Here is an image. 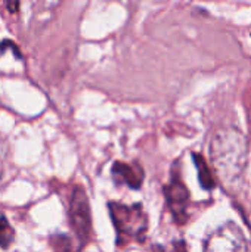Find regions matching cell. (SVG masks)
<instances>
[{
    "label": "cell",
    "mask_w": 251,
    "mask_h": 252,
    "mask_svg": "<svg viewBox=\"0 0 251 252\" xmlns=\"http://www.w3.org/2000/svg\"><path fill=\"white\" fill-rule=\"evenodd\" d=\"M7 151L9 146L7 143L0 139V188L3 186L6 180V171H7Z\"/></svg>",
    "instance_id": "10"
},
{
    "label": "cell",
    "mask_w": 251,
    "mask_h": 252,
    "mask_svg": "<svg viewBox=\"0 0 251 252\" xmlns=\"http://www.w3.org/2000/svg\"><path fill=\"white\" fill-rule=\"evenodd\" d=\"M170 252H188V247L185 241H175L172 244V251Z\"/></svg>",
    "instance_id": "12"
},
{
    "label": "cell",
    "mask_w": 251,
    "mask_h": 252,
    "mask_svg": "<svg viewBox=\"0 0 251 252\" xmlns=\"http://www.w3.org/2000/svg\"><path fill=\"white\" fill-rule=\"evenodd\" d=\"M49 245H50L52 252H81V248L75 247L71 236H68L65 233L50 235Z\"/></svg>",
    "instance_id": "8"
},
{
    "label": "cell",
    "mask_w": 251,
    "mask_h": 252,
    "mask_svg": "<svg viewBox=\"0 0 251 252\" xmlns=\"http://www.w3.org/2000/svg\"><path fill=\"white\" fill-rule=\"evenodd\" d=\"M192 159H194V164H195V168L198 173V180H200L201 188L204 190H213L216 188L217 182H216L213 170L207 164V159L201 154H197V152L192 154Z\"/></svg>",
    "instance_id": "7"
},
{
    "label": "cell",
    "mask_w": 251,
    "mask_h": 252,
    "mask_svg": "<svg viewBox=\"0 0 251 252\" xmlns=\"http://www.w3.org/2000/svg\"><path fill=\"white\" fill-rule=\"evenodd\" d=\"M68 220L70 226L75 235L78 247L83 250L92 239V211L90 202L83 186H75L71 192L68 205Z\"/></svg>",
    "instance_id": "3"
},
{
    "label": "cell",
    "mask_w": 251,
    "mask_h": 252,
    "mask_svg": "<svg viewBox=\"0 0 251 252\" xmlns=\"http://www.w3.org/2000/svg\"><path fill=\"white\" fill-rule=\"evenodd\" d=\"M180 170V162L176 161L170 171V182L164 186L167 208L178 226H183L188 221V207L191 201V193L182 179Z\"/></svg>",
    "instance_id": "4"
},
{
    "label": "cell",
    "mask_w": 251,
    "mask_h": 252,
    "mask_svg": "<svg viewBox=\"0 0 251 252\" xmlns=\"http://www.w3.org/2000/svg\"><path fill=\"white\" fill-rule=\"evenodd\" d=\"M15 242V230L4 216H0V248L9 250Z\"/></svg>",
    "instance_id": "9"
},
{
    "label": "cell",
    "mask_w": 251,
    "mask_h": 252,
    "mask_svg": "<svg viewBox=\"0 0 251 252\" xmlns=\"http://www.w3.org/2000/svg\"><path fill=\"white\" fill-rule=\"evenodd\" d=\"M111 177L117 186H127L129 189L139 190L143 185L145 170L139 162H124L115 161L111 167Z\"/></svg>",
    "instance_id": "6"
},
{
    "label": "cell",
    "mask_w": 251,
    "mask_h": 252,
    "mask_svg": "<svg viewBox=\"0 0 251 252\" xmlns=\"http://www.w3.org/2000/svg\"><path fill=\"white\" fill-rule=\"evenodd\" d=\"M6 50H12V53H13V56H15L16 59H22V53H21L19 47H18L13 41H10V40H3V41L0 43V55H1L3 52H6Z\"/></svg>",
    "instance_id": "11"
},
{
    "label": "cell",
    "mask_w": 251,
    "mask_h": 252,
    "mask_svg": "<svg viewBox=\"0 0 251 252\" xmlns=\"http://www.w3.org/2000/svg\"><path fill=\"white\" fill-rule=\"evenodd\" d=\"M203 252H247V241L235 223H228L206 239Z\"/></svg>",
    "instance_id": "5"
},
{
    "label": "cell",
    "mask_w": 251,
    "mask_h": 252,
    "mask_svg": "<svg viewBox=\"0 0 251 252\" xmlns=\"http://www.w3.org/2000/svg\"><path fill=\"white\" fill-rule=\"evenodd\" d=\"M212 162L220 179L235 182L246 170L249 159V143L237 128H220L210 143Z\"/></svg>",
    "instance_id": "1"
},
{
    "label": "cell",
    "mask_w": 251,
    "mask_h": 252,
    "mask_svg": "<svg viewBox=\"0 0 251 252\" xmlns=\"http://www.w3.org/2000/svg\"><path fill=\"white\" fill-rule=\"evenodd\" d=\"M6 9H9L10 13H16L19 10V3H6Z\"/></svg>",
    "instance_id": "13"
},
{
    "label": "cell",
    "mask_w": 251,
    "mask_h": 252,
    "mask_svg": "<svg viewBox=\"0 0 251 252\" xmlns=\"http://www.w3.org/2000/svg\"><path fill=\"white\" fill-rule=\"evenodd\" d=\"M108 211L115 229L117 248H126L129 244H142L148 232V214L142 204H123L109 201Z\"/></svg>",
    "instance_id": "2"
}]
</instances>
